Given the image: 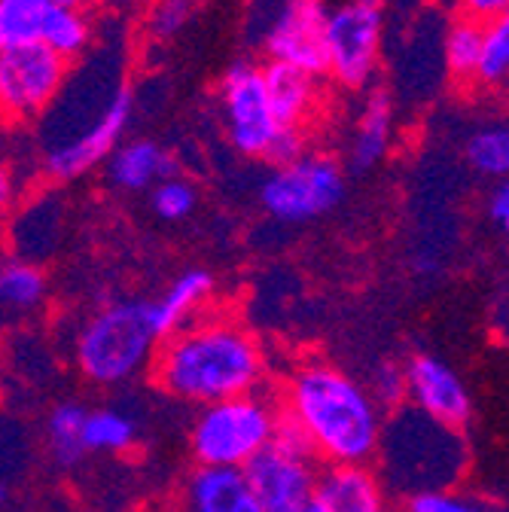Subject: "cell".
Listing matches in <instances>:
<instances>
[{
  "instance_id": "d6a6232c",
  "label": "cell",
  "mask_w": 509,
  "mask_h": 512,
  "mask_svg": "<svg viewBox=\"0 0 509 512\" xmlns=\"http://www.w3.org/2000/svg\"><path fill=\"white\" fill-rule=\"evenodd\" d=\"M458 7H461V16L476 19V22H488L509 7V0H458Z\"/></svg>"
},
{
  "instance_id": "836d02e7",
  "label": "cell",
  "mask_w": 509,
  "mask_h": 512,
  "mask_svg": "<svg viewBox=\"0 0 509 512\" xmlns=\"http://www.w3.org/2000/svg\"><path fill=\"white\" fill-rule=\"evenodd\" d=\"M16 192H19V186H16L13 171L4 162H0V214H4L16 202Z\"/></svg>"
},
{
  "instance_id": "8fae6325",
  "label": "cell",
  "mask_w": 509,
  "mask_h": 512,
  "mask_svg": "<svg viewBox=\"0 0 509 512\" xmlns=\"http://www.w3.org/2000/svg\"><path fill=\"white\" fill-rule=\"evenodd\" d=\"M132 113H135V95L122 83L116 95L110 98V104L104 107V113L83 135L58 144L52 150H43V171L61 183L89 174L92 168L107 162V156L119 147V138L125 135V128L132 122Z\"/></svg>"
},
{
  "instance_id": "30bf717a",
  "label": "cell",
  "mask_w": 509,
  "mask_h": 512,
  "mask_svg": "<svg viewBox=\"0 0 509 512\" xmlns=\"http://www.w3.org/2000/svg\"><path fill=\"white\" fill-rule=\"evenodd\" d=\"M381 55V10L357 0L330 10L327 16V74L345 89H363Z\"/></svg>"
},
{
  "instance_id": "9c48e42d",
  "label": "cell",
  "mask_w": 509,
  "mask_h": 512,
  "mask_svg": "<svg viewBox=\"0 0 509 512\" xmlns=\"http://www.w3.org/2000/svg\"><path fill=\"white\" fill-rule=\"evenodd\" d=\"M68 68L71 61L43 43L0 46V119L31 122L43 116L65 89Z\"/></svg>"
},
{
  "instance_id": "52a82bcc",
  "label": "cell",
  "mask_w": 509,
  "mask_h": 512,
  "mask_svg": "<svg viewBox=\"0 0 509 512\" xmlns=\"http://www.w3.org/2000/svg\"><path fill=\"white\" fill-rule=\"evenodd\" d=\"M321 467L324 464L314 458L302 433L281 412L275 439L241 470V476L263 512H305Z\"/></svg>"
},
{
  "instance_id": "1f68e13d",
  "label": "cell",
  "mask_w": 509,
  "mask_h": 512,
  "mask_svg": "<svg viewBox=\"0 0 509 512\" xmlns=\"http://www.w3.org/2000/svg\"><path fill=\"white\" fill-rule=\"evenodd\" d=\"M488 217L491 223L509 235V177L497 180V186L491 189V196H488Z\"/></svg>"
},
{
  "instance_id": "ac0fdd59",
  "label": "cell",
  "mask_w": 509,
  "mask_h": 512,
  "mask_svg": "<svg viewBox=\"0 0 509 512\" xmlns=\"http://www.w3.org/2000/svg\"><path fill=\"white\" fill-rule=\"evenodd\" d=\"M391 125H394V101L388 92H372L357 116V128L351 138L348 162L351 171H372L391 150Z\"/></svg>"
},
{
  "instance_id": "44dd1931",
  "label": "cell",
  "mask_w": 509,
  "mask_h": 512,
  "mask_svg": "<svg viewBox=\"0 0 509 512\" xmlns=\"http://www.w3.org/2000/svg\"><path fill=\"white\" fill-rule=\"evenodd\" d=\"M86 406L83 403H58L46 415V448L58 467H74L86 458V445H83V421H86Z\"/></svg>"
},
{
  "instance_id": "4dcf8cb0",
  "label": "cell",
  "mask_w": 509,
  "mask_h": 512,
  "mask_svg": "<svg viewBox=\"0 0 509 512\" xmlns=\"http://www.w3.org/2000/svg\"><path fill=\"white\" fill-rule=\"evenodd\" d=\"M189 16H193V0H156L147 28L156 40H171L186 28Z\"/></svg>"
},
{
  "instance_id": "d590c367",
  "label": "cell",
  "mask_w": 509,
  "mask_h": 512,
  "mask_svg": "<svg viewBox=\"0 0 509 512\" xmlns=\"http://www.w3.org/2000/svg\"><path fill=\"white\" fill-rule=\"evenodd\" d=\"M4 500H7V482L0 479V506H4Z\"/></svg>"
},
{
  "instance_id": "f546056e",
  "label": "cell",
  "mask_w": 509,
  "mask_h": 512,
  "mask_svg": "<svg viewBox=\"0 0 509 512\" xmlns=\"http://www.w3.org/2000/svg\"><path fill=\"white\" fill-rule=\"evenodd\" d=\"M403 512H500L482 500H473L461 491H445V494H424L403 503Z\"/></svg>"
},
{
  "instance_id": "4fadbf2b",
  "label": "cell",
  "mask_w": 509,
  "mask_h": 512,
  "mask_svg": "<svg viewBox=\"0 0 509 512\" xmlns=\"http://www.w3.org/2000/svg\"><path fill=\"white\" fill-rule=\"evenodd\" d=\"M406 403L449 427H467L473 418V397L461 375L433 354H415L403 366Z\"/></svg>"
},
{
  "instance_id": "5b68a950",
  "label": "cell",
  "mask_w": 509,
  "mask_h": 512,
  "mask_svg": "<svg viewBox=\"0 0 509 512\" xmlns=\"http://www.w3.org/2000/svg\"><path fill=\"white\" fill-rule=\"evenodd\" d=\"M281 406L260 391L202 406L189 427V452L199 467L244 470L275 439Z\"/></svg>"
},
{
  "instance_id": "603a6c76",
  "label": "cell",
  "mask_w": 509,
  "mask_h": 512,
  "mask_svg": "<svg viewBox=\"0 0 509 512\" xmlns=\"http://www.w3.org/2000/svg\"><path fill=\"white\" fill-rule=\"evenodd\" d=\"M138 442V421L122 409H89L83 421V445L86 455H122Z\"/></svg>"
},
{
  "instance_id": "cb8c5ba5",
  "label": "cell",
  "mask_w": 509,
  "mask_h": 512,
  "mask_svg": "<svg viewBox=\"0 0 509 512\" xmlns=\"http://www.w3.org/2000/svg\"><path fill=\"white\" fill-rule=\"evenodd\" d=\"M89 40H92V22L83 7L49 10V16L43 19L40 37H37V43L49 46L65 61H74L77 55H83L89 49Z\"/></svg>"
},
{
  "instance_id": "f1b7e54d",
  "label": "cell",
  "mask_w": 509,
  "mask_h": 512,
  "mask_svg": "<svg viewBox=\"0 0 509 512\" xmlns=\"http://www.w3.org/2000/svg\"><path fill=\"white\" fill-rule=\"evenodd\" d=\"M366 391H369V397L378 403V409L385 412V415L400 409L406 403V375H403V366H391V363L378 366Z\"/></svg>"
},
{
  "instance_id": "ffe728a7",
  "label": "cell",
  "mask_w": 509,
  "mask_h": 512,
  "mask_svg": "<svg viewBox=\"0 0 509 512\" xmlns=\"http://www.w3.org/2000/svg\"><path fill=\"white\" fill-rule=\"evenodd\" d=\"M46 275L37 263L10 256L0 260V320H25L46 302Z\"/></svg>"
},
{
  "instance_id": "ba28073f",
  "label": "cell",
  "mask_w": 509,
  "mask_h": 512,
  "mask_svg": "<svg viewBox=\"0 0 509 512\" xmlns=\"http://www.w3.org/2000/svg\"><path fill=\"white\" fill-rule=\"evenodd\" d=\"M345 196V171L330 156L302 153L272 168L260 186L263 208L281 223H308L333 211Z\"/></svg>"
},
{
  "instance_id": "83f0119b",
  "label": "cell",
  "mask_w": 509,
  "mask_h": 512,
  "mask_svg": "<svg viewBox=\"0 0 509 512\" xmlns=\"http://www.w3.org/2000/svg\"><path fill=\"white\" fill-rule=\"evenodd\" d=\"M196 202H199L196 189L189 186L186 180H180L177 174L168 177V180H162V183H156L150 189V205H153L156 217L159 220H168V223L186 220L189 214L196 211Z\"/></svg>"
},
{
  "instance_id": "d4e9b609",
  "label": "cell",
  "mask_w": 509,
  "mask_h": 512,
  "mask_svg": "<svg viewBox=\"0 0 509 512\" xmlns=\"http://www.w3.org/2000/svg\"><path fill=\"white\" fill-rule=\"evenodd\" d=\"M482 43H485V22L476 19H455L445 31L442 55H445V68L458 80H476L479 61H482Z\"/></svg>"
},
{
  "instance_id": "7c38bea8",
  "label": "cell",
  "mask_w": 509,
  "mask_h": 512,
  "mask_svg": "<svg viewBox=\"0 0 509 512\" xmlns=\"http://www.w3.org/2000/svg\"><path fill=\"white\" fill-rule=\"evenodd\" d=\"M327 4L324 0H284V7L266 31L269 61L321 77L327 74Z\"/></svg>"
},
{
  "instance_id": "e0dca14e",
  "label": "cell",
  "mask_w": 509,
  "mask_h": 512,
  "mask_svg": "<svg viewBox=\"0 0 509 512\" xmlns=\"http://www.w3.org/2000/svg\"><path fill=\"white\" fill-rule=\"evenodd\" d=\"M174 171H177L174 156L150 138L125 141L107 156V177L116 189L125 192L153 189L156 183L174 177Z\"/></svg>"
},
{
  "instance_id": "2e32d148",
  "label": "cell",
  "mask_w": 509,
  "mask_h": 512,
  "mask_svg": "<svg viewBox=\"0 0 509 512\" xmlns=\"http://www.w3.org/2000/svg\"><path fill=\"white\" fill-rule=\"evenodd\" d=\"M263 83L278 125L305 132V125L317 110V98H321L317 95V77L293 68V64L269 61L263 68Z\"/></svg>"
},
{
  "instance_id": "d6986e66",
  "label": "cell",
  "mask_w": 509,
  "mask_h": 512,
  "mask_svg": "<svg viewBox=\"0 0 509 512\" xmlns=\"http://www.w3.org/2000/svg\"><path fill=\"white\" fill-rule=\"evenodd\" d=\"M214 293V278L205 269H189L171 281V287L150 302L153 305V324L159 339H168L171 333L193 324V314L205 305V299Z\"/></svg>"
},
{
  "instance_id": "7a4b0ae2",
  "label": "cell",
  "mask_w": 509,
  "mask_h": 512,
  "mask_svg": "<svg viewBox=\"0 0 509 512\" xmlns=\"http://www.w3.org/2000/svg\"><path fill=\"white\" fill-rule=\"evenodd\" d=\"M263 375L266 357L260 342L226 317L193 320L162 339L153 357L156 388L193 406L260 391Z\"/></svg>"
},
{
  "instance_id": "484cf974",
  "label": "cell",
  "mask_w": 509,
  "mask_h": 512,
  "mask_svg": "<svg viewBox=\"0 0 509 512\" xmlns=\"http://www.w3.org/2000/svg\"><path fill=\"white\" fill-rule=\"evenodd\" d=\"M467 162L482 177H509V125H488L467 141Z\"/></svg>"
},
{
  "instance_id": "8992f818",
  "label": "cell",
  "mask_w": 509,
  "mask_h": 512,
  "mask_svg": "<svg viewBox=\"0 0 509 512\" xmlns=\"http://www.w3.org/2000/svg\"><path fill=\"white\" fill-rule=\"evenodd\" d=\"M220 101H223L229 144L241 156L269 162L272 168L287 165V162L302 156L305 135L296 132V128L278 125L272 104H269V95H266L260 64L235 61L232 68L223 74Z\"/></svg>"
},
{
  "instance_id": "277c9868",
  "label": "cell",
  "mask_w": 509,
  "mask_h": 512,
  "mask_svg": "<svg viewBox=\"0 0 509 512\" xmlns=\"http://www.w3.org/2000/svg\"><path fill=\"white\" fill-rule=\"evenodd\" d=\"M159 342L153 305L144 299H125L104 305L83 320L74 339V360L83 378L98 388H113L153 366Z\"/></svg>"
},
{
  "instance_id": "3957f363",
  "label": "cell",
  "mask_w": 509,
  "mask_h": 512,
  "mask_svg": "<svg viewBox=\"0 0 509 512\" xmlns=\"http://www.w3.org/2000/svg\"><path fill=\"white\" fill-rule=\"evenodd\" d=\"M372 461L385 494L406 503L424 494L458 491L470 470V445L461 427H449L403 403L381 424Z\"/></svg>"
},
{
  "instance_id": "9a60e30c",
  "label": "cell",
  "mask_w": 509,
  "mask_h": 512,
  "mask_svg": "<svg viewBox=\"0 0 509 512\" xmlns=\"http://www.w3.org/2000/svg\"><path fill=\"white\" fill-rule=\"evenodd\" d=\"M180 512H263L241 470L196 467L183 482Z\"/></svg>"
},
{
  "instance_id": "7402d4cb",
  "label": "cell",
  "mask_w": 509,
  "mask_h": 512,
  "mask_svg": "<svg viewBox=\"0 0 509 512\" xmlns=\"http://www.w3.org/2000/svg\"><path fill=\"white\" fill-rule=\"evenodd\" d=\"M55 7H86V0H0V46L37 43L43 19Z\"/></svg>"
},
{
  "instance_id": "4316f807",
  "label": "cell",
  "mask_w": 509,
  "mask_h": 512,
  "mask_svg": "<svg viewBox=\"0 0 509 512\" xmlns=\"http://www.w3.org/2000/svg\"><path fill=\"white\" fill-rule=\"evenodd\" d=\"M476 80L482 86L509 83V7L485 22V43H482V61Z\"/></svg>"
},
{
  "instance_id": "e575fe53",
  "label": "cell",
  "mask_w": 509,
  "mask_h": 512,
  "mask_svg": "<svg viewBox=\"0 0 509 512\" xmlns=\"http://www.w3.org/2000/svg\"><path fill=\"white\" fill-rule=\"evenodd\" d=\"M357 4H363V7H372V10H381L388 4V0H357Z\"/></svg>"
},
{
  "instance_id": "6da1fadb",
  "label": "cell",
  "mask_w": 509,
  "mask_h": 512,
  "mask_svg": "<svg viewBox=\"0 0 509 512\" xmlns=\"http://www.w3.org/2000/svg\"><path fill=\"white\" fill-rule=\"evenodd\" d=\"M278 403L324 467L369 464L375 458L385 412L345 369L324 360L302 363Z\"/></svg>"
},
{
  "instance_id": "5bb4252c",
  "label": "cell",
  "mask_w": 509,
  "mask_h": 512,
  "mask_svg": "<svg viewBox=\"0 0 509 512\" xmlns=\"http://www.w3.org/2000/svg\"><path fill=\"white\" fill-rule=\"evenodd\" d=\"M305 512H388V494L369 464L321 467Z\"/></svg>"
}]
</instances>
